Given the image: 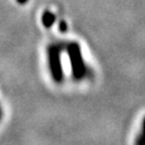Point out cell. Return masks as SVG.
<instances>
[{
    "instance_id": "1",
    "label": "cell",
    "mask_w": 145,
    "mask_h": 145,
    "mask_svg": "<svg viewBox=\"0 0 145 145\" xmlns=\"http://www.w3.org/2000/svg\"><path fill=\"white\" fill-rule=\"evenodd\" d=\"M67 54L71 61L72 73L76 79H81L86 74V65L82 59L80 46L77 42H71L67 46Z\"/></svg>"
},
{
    "instance_id": "2",
    "label": "cell",
    "mask_w": 145,
    "mask_h": 145,
    "mask_svg": "<svg viewBox=\"0 0 145 145\" xmlns=\"http://www.w3.org/2000/svg\"><path fill=\"white\" fill-rule=\"evenodd\" d=\"M48 64L50 69V73L55 82L59 84L63 80V71L61 64V49L56 45H52L47 49Z\"/></svg>"
},
{
    "instance_id": "3",
    "label": "cell",
    "mask_w": 145,
    "mask_h": 145,
    "mask_svg": "<svg viewBox=\"0 0 145 145\" xmlns=\"http://www.w3.org/2000/svg\"><path fill=\"white\" fill-rule=\"evenodd\" d=\"M55 22V15L50 12H45L42 15V24L46 27H50Z\"/></svg>"
},
{
    "instance_id": "4",
    "label": "cell",
    "mask_w": 145,
    "mask_h": 145,
    "mask_svg": "<svg viewBox=\"0 0 145 145\" xmlns=\"http://www.w3.org/2000/svg\"><path fill=\"white\" fill-rule=\"evenodd\" d=\"M58 29H59V31H62V32H65V31L67 30V26H66V24H65V22H64V21H62V22L59 23Z\"/></svg>"
},
{
    "instance_id": "5",
    "label": "cell",
    "mask_w": 145,
    "mask_h": 145,
    "mask_svg": "<svg viewBox=\"0 0 145 145\" xmlns=\"http://www.w3.org/2000/svg\"><path fill=\"white\" fill-rule=\"evenodd\" d=\"M0 117H1V112H0Z\"/></svg>"
}]
</instances>
